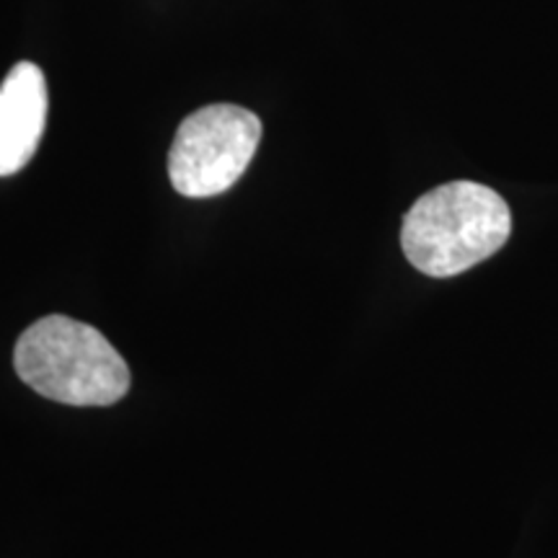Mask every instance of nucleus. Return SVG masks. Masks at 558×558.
Segmentation results:
<instances>
[{
	"label": "nucleus",
	"instance_id": "obj_2",
	"mask_svg": "<svg viewBox=\"0 0 558 558\" xmlns=\"http://www.w3.org/2000/svg\"><path fill=\"white\" fill-rule=\"evenodd\" d=\"M19 378L45 399L68 407H111L130 390V367L94 326L45 316L19 337Z\"/></svg>",
	"mask_w": 558,
	"mask_h": 558
},
{
	"label": "nucleus",
	"instance_id": "obj_1",
	"mask_svg": "<svg viewBox=\"0 0 558 558\" xmlns=\"http://www.w3.org/2000/svg\"><path fill=\"white\" fill-rule=\"evenodd\" d=\"M512 213L499 192L476 181H450L422 194L403 218L407 259L429 277H456L509 241Z\"/></svg>",
	"mask_w": 558,
	"mask_h": 558
},
{
	"label": "nucleus",
	"instance_id": "obj_3",
	"mask_svg": "<svg viewBox=\"0 0 558 558\" xmlns=\"http://www.w3.org/2000/svg\"><path fill=\"white\" fill-rule=\"evenodd\" d=\"M262 143V120L235 104L197 109L179 124L169 153L173 190L205 199L228 192L246 173Z\"/></svg>",
	"mask_w": 558,
	"mask_h": 558
},
{
	"label": "nucleus",
	"instance_id": "obj_4",
	"mask_svg": "<svg viewBox=\"0 0 558 558\" xmlns=\"http://www.w3.org/2000/svg\"><path fill=\"white\" fill-rule=\"evenodd\" d=\"M47 124V81L34 62H19L0 83V177L19 173L39 148Z\"/></svg>",
	"mask_w": 558,
	"mask_h": 558
}]
</instances>
